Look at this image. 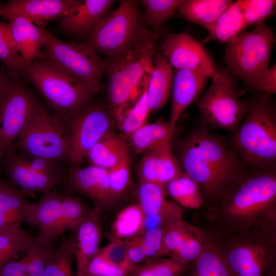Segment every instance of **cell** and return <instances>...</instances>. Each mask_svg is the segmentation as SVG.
<instances>
[{
	"instance_id": "46",
	"label": "cell",
	"mask_w": 276,
	"mask_h": 276,
	"mask_svg": "<svg viewBox=\"0 0 276 276\" xmlns=\"http://www.w3.org/2000/svg\"><path fill=\"white\" fill-rule=\"evenodd\" d=\"M99 253L111 264L130 271L127 255V241L113 238L105 246L99 248Z\"/></svg>"
},
{
	"instance_id": "12",
	"label": "cell",
	"mask_w": 276,
	"mask_h": 276,
	"mask_svg": "<svg viewBox=\"0 0 276 276\" xmlns=\"http://www.w3.org/2000/svg\"><path fill=\"white\" fill-rule=\"evenodd\" d=\"M10 70V80L0 102V162L8 148L42 108L34 92Z\"/></svg>"
},
{
	"instance_id": "51",
	"label": "cell",
	"mask_w": 276,
	"mask_h": 276,
	"mask_svg": "<svg viewBox=\"0 0 276 276\" xmlns=\"http://www.w3.org/2000/svg\"><path fill=\"white\" fill-rule=\"evenodd\" d=\"M0 276H28L22 260H11L0 268Z\"/></svg>"
},
{
	"instance_id": "35",
	"label": "cell",
	"mask_w": 276,
	"mask_h": 276,
	"mask_svg": "<svg viewBox=\"0 0 276 276\" xmlns=\"http://www.w3.org/2000/svg\"><path fill=\"white\" fill-rule=\"evenodd\" d=\"M75 254V241L63 236L47 264L43 276H75L72 268Z\"/></svg>"
},
{
	"instance_id": "15",
	"label": "cell",
	"mask_w": 276,
	"mask_h": 276,
	"mask_svg": "<svg viewBox=\"0 0 276 276\" xmlns=\"http://www.w3.org/2000/svg\"><path fill=\"white\" fill-rule=\"evenodd\" d=\"M161 52L175 70L194 71L211 77L216 68L202 44L188 33L167 34L162 40Z\"/></svg>"
},
{
	"instance_id": "53",
	"label": "cell",
	"mask_w": 276,
	"mask_h": 276,
	"mask_svg": "<svg viewBox=\"0 0 276 276\" xmlns=\"http://www.w3.org/2000/svg\"><path fill=\"white\" fill-rule=\"evenodd\" d=\"M264 276H276L275 263L269 267Z\"/></svg>"
},
{
	"instance_id": "13",
	"label": "cell",
	"mask_w": 276,
	"mask_h": 276,
	"mask_svg": "<svg viewBox=\"0 0 276 276\" xmlns=\"http://www.w3.org/2000/svg\"><path fill=\"white\" fill-rule=\"evenodd\" d=\"M90 210L79 198L52 190L43 193L38 201L30 202L25 221L37 226L40 233L57 237L75 230Z\"/></svg>"
},
{
	"instance_id": "4",
	"label": "cell",
	"mask_w": 276,
	"mask_h": 276,
	"mask_svg": "<svg viewBox=\"0 0 276 276\" xmlns=\"http://www.w3.org/2000/svg\"><path fill=\"white\" fill-rule=\"evenodd\" d=\"M269 96L252 102L233 133V146L237 154L257 170H274L276 164V108Z\"/></svg>"
},
{
	"instance_id": "41",
	"label": "cell",
	"mask_w": 276,
	"mask_h": 276,
	"mask_svg": "<svg viewBox=\"0 0 276 276\" xmlns=\"http://www.w3.org/2000/svg\"><path fill=\"white\" fill-rule=\"evenodd\" d=\"M0 61L7 68L20 75L25 64L11 35L9 23L0 21Z\"/></svg>"
},
{
	"instance_id": "37",
	"label": "cell",
	"mask_w": 276,
	"mask_h": 276,
	"mask_svg": "<svg viewBox=\"0 0 276 276\" xmlns=\"http://www.w3.org/2000/svg\"><path fill=\"white\" fill-rule=\"evenodd\" d=\"M166 188L150 182L139 181L137 190L138 205L146 217L158 213L166 205Z\"/></svg>"
},
{
	"instance_id": "3",
	"label": "cell",
	"mask_w": 276,
	"mask_h": 276,
	"mask_svg": "<svg viewBox=\"0 0 276 276\" xmlns=\"http://www.w3.org/2000/svg\"><path fill=\"white\" fill-rule=\"evenodd\" d=\"M157 35L147 29L135 45L122 58L107 63V94L118 121L147 87L153 67Z\"/></svg>"
},
{
	"instance_id": "38",
	"label": "cell",
	"mask_w": 276,
	"mask_h": 276,
	"mask_svg": "<svg viewBox=\"0 0 276 276\" xmlns=\"http://www.w3.org/2000/svg\"><path fill=\"white\" fill-rule=\"evenodd\" d=\"M190 265L180 263L170 257L159 258L134 266L128 276H181Z\"/></svg>"
},
{
	"instance_id": "43",
	"label": "cell",
	"mask_w": 276,
	"mask_h": 276,
	"mask_svg": "<svg viewBox=\"0 0 276 276\" xmlns=\"http://www.w3.org/2000/svg\"><path fill=\"white\" fill-rule=\"evenodd\" d=\"M191 226L192 225L181 220L165 228L163 231L162 248L157 259L169 257L181 244L189 233Z\"/></svg>"
},
{
	"instance_id": "22",
	"label": "cell",
	"mask_w": 276,
	"mask_h": 276,
	"mask_svg": "<svg viewBox=\"0 0 276 276\" xmlns=\"http://www.w3.org/2000/svg\"><path fill=\"white\" fill-rule=\"evenodd\" d=\"M100 208L90 209L85 218L79 223L76 231L75 259L76 262V276H83L89 260L99 249L101 238L100 217Z\"/></svg>"
},
{
	"instance_id": "18",
	"label": "cell",
	"mask_w": 276,
	"mask_h": 276,
	"mask_svg": "<svg viewBox=\"0 0 276 276\" xmlns=\"http://www.w3.org/2000/svg\"><path fill=\"white\" fill-rule=\"evenodd\" d=\"M66 177L73 189L90 199L97 207L107 206L115 199L110 190L107 169L92 165L83 168L71 165Z\"/></svg>"
},
{
	"instance_id": "39",
	"label": "cell",
	"mask_w": 276,
	"mask_h": 276,
	"mask_svg": "<svg viewBox=\"0 0 276 276\" xmlns=\"http://www.w3.org/2000/svg\"><path fill=\"white\" fill-rule=\"evenodd\" d=\"M34 237L21 228L0 232V268L24 252Z\"/></svg>"
},
{
	"instance_id": "50",
	"label": "cell",
	"mask_w": 276,
	"mask_h": 276,
	"mask_svg": "<svg viewBox=\"0 0 276 276\" xmlns=\"http://www.w3.org/2000/svg\"><path fill=\"white\" fill-rule=\"evenodd\" d=\"M258 91L266 95L276 93V64L269 66L261 78L257 88Z\"/></svg>"
},
{
	"instance_id": "2",
	"label": "cell",
	"mask_w": 276,
	"mask_h": 276,
	"mask_svg": "<svg viewBox=\"0 0 276 276\" xmlns=\"http://www.w3.org/2000/svg\"><path fill=\"white\" fill-rule=\"evenodd\" d=\"M245 174L218 203L208 206L214 236L241 233L256 226H276L274 170Z\"/></svg>"
},
{
	"instance_id": "49",
	"label": "cell",
	"mask_w": 276,
	"mask_h": 276,
	"mask_svg": "<svg viewBox=\"0 0 276 276\" xmlns=\"http://www.w3.org/2000/svg\"><path fill=\"white\" fill-rule=\"evenodd\" d=\"M126 241L127 260L130 268L131 269L134 266L147 262L141 234Z\"/></svg>"
},
{
	"instance_id": "20",
	"label": "cell",
	"mask_w": 276,
	"mask_h": 276,
	"mask_svg": "<svg viewBox=\"0 0 276 276\" xmlns=\"http://www.w3.org/2000/svg\"><path fill=\"white\" fill-rule=\"evenodd\" d=\"M136 172L139 181L155 183L166 187L182 172V169L172 152L171 144H168L145 153L137 164Z\"/></svg>"
},
{
	"instance_id": "1",
	"label": "cell",
	"mask_w": 276,
	"mask_h": 276,
	"mask_svg": "<svg viewBox=\"0 0 276 276\" xmlns=\"http://www.w3.org/2000/svg\"><path fill=\"white\" fill-rule=\"evenodd\" d=\"M176 149L182 171L198 185L208 206L220 201L246 174L233 146L202 125L179 140Z\"/></svg>"
},
{
	"instance_id": "24",
	"label": "cell",
	"mask_w": 276,
	"mask_h": 276,
	"mask_svg": "<svg viewBox=\"0 0 276 276\" xmlns=\"http://www.w3.org/2000/svg\"><path fill=\"white\" fill-rule=\"evenodd\" d=\"M153 67L146 87L150 113L160 109L167 102L172 88L173 72L161 51L155 49Z\"/></svg>"
},
{
	"instance_id": "52",
	"label": "cell",
	"mask_w": 276,
	"mask_h": 276,
	"mask_svg": "<svg viewBox=\"0 0 276 276\" xmlns=\"http://www.w3.org/2000/svg\"><path fill=\"white\" fill-rule=\"evenodd\" d=\"M5 72L0 69V102L8 86L10 80V73L8 69Z\"/></svg>"
},
{
	"instance_id": "33",
	"label": "cell",
	"mask_w": 276,
	"mask_h": 276,
	"mask_svg": "<svg viewBox=\"0 0 276 276\" xmlns=\"http://www.w3.org/2000/svg\"><path fill=\"white\" fill-rule=\"evenodd\" d=\"M189 276H232L214 239L193 263Z\"/></svg>"
},
{
	"instance_id": "32",
	"label": "cell",
	"mask_w": 276,
	"mask_h": 276,
	"mask_svg": "<svg viewBox=\"0 0 276 276\" xmlns=\"http://www.w3.org/2000/svg\"><path fill=\"white\" fill-rule=\"evenodd\" d=\"M213 240L212 234L192 225L181 244L169 257L180 263L190 265Z\"/></svg>"
},
{
	"instance_id": "36",
	"label": "cell",
	"mask_w": 276,
	"mask_h": 276,
	"mask_svg": "<svg viewBox=\"0 0 276 276\" xmlns=\"http://www.w3.org/2000/svg\"><path fill=\"white\" fill-rule=\"evenodd\" d=\"M181 0H142L147 24L158 36L165 22L177 11Z\"/></svg>"
},
{
	"instance_id": "54",
	"label": "cell",
	"mask_w": 276,
	"mask_h": 276,
	"mask_svg": "<svg viewBox=\"0 0 276 276\" xmlns=\"http://www.w3.org/2000/svg\"><path fill=\"white\" fill-rule=\"evenodd\" d=\"M1 163L0 162V166H1Z\"/></svg>"
},
{
	"instance_id": "23",
	"label": "cell",
	"mask_w": 276,
	"mask_h": 276,
	"mask_svg": "<svg viewBox=\"0 0 276 276\" xmlns=\"http://www.w3.org/2000/svg\"><path fill=\"white\" fill-rule=\"evenodd\" d=\"M5 18L8 20L13 42L25 65L38 59L44 40L42 28L20 15H10Z\"/></svg>"
},
{
	"instance_id": "44",
	"label": "cell",
	"mask_w": 276,
	"mask_h": 276,
	"mask_svg": "<svg viewBox=\"0 0 276 276\" xmlns=\"http://www.w3.org/2000/svg\"><path fill=\"white\" fill-rule=\"evenodd\" d=\"M130 157L129 156L111 168L108 169V178L114 199L127 191L131 181Z\"/></svg>"
},
{
	"instance_id": "26",
	"label": "cell",
	"mask_w": 276,
	"mask_h": 276,
	"mask_svg": "<svg viewBox=\"0 0 276 276\" xmlns=\"http://www.w3.org/2000/svg\"><path fill=\"white\" fill-rule=\"evenodd\" d=\"M233 2L232 0H181L176 14L207 30Z\"/></svg>"
},
{
	"instance_id": "25",
	"label": "cell",
	"mask_w": 276,
	"mask_h": 276,
	"mask_svg": "<svg viewBox=\"0 0 276 276\" xmlns=\"http://www.w3.org/2000/svg\"><path fill=\"white\" fill-rule=\"evenodd\" d=\"M30 204L14 185L1 180L0 232L20 228L26 220Z\"/></svg>"
},
{
	"instance_id": "7",
	"label": "cell",
	"mask_w": 276,
	"mask_h": 276,
	"mask_svg": "<svg viewBox=\"0 0 276 276\" xmlns=\"http://www.w3.org/2000/svg\"><path fill=\"white\" fill-rule=\"evenodd\" d=\"M137 2L120 1L118 8L101 20L84 44L106 57L107 63L124 57L138 42L146 30Z\"/></svg>"
},
{
	"instance_id": "42",
	"label": "cell",
	"mask_w": 276,
	"mask_h": 276,
	"mask_svg": "<svg viewBox=\"0 0 276 276\" xmlns=\"http://www.w3.org/2000/svg\"><path fill=\"white\" fill-rule=\"evenodd\" d=\"M246 28L256 26L273 15L275 0H240Z\"/></svg>"
},
{
	"instance_id": "30",
	"label": "cell",
	"mask_w": 276,
	"mask_h": 276,
	"mask_svg": "<svg viewBox=\"0 0 276 276\" xmlns=\"http://www.w3.org/2000/svg\"><path fill=\"white\" fill-rule=\"evenodd\" d=\"M56 238L41 233L34 237L33 241L24 251L25 256L21 259L28 276H43L47 264L57 249Z\"/></svg>"
},
{
	"instance_id": "14",
	"label": "cell",
	"mask_w": 276,
	"mask_h": 276,
	"mask_svg": "<svg viewBox=\"0 0 276 276\" xmlns=\"http://www.w3.org/2000/svg\"><path fill=\"white\" fill-rule=\"evenodd\" d=\"M114 120L112 111L92 102L64 122L70 136L71 165H78L97 142L113 130Z\"/></svg>"
},
{
	"instance_id": "27",
	"label": "cell",
	"mask_w": 276,
	"mask_h": 276,
	"mask_svg": "<svg viewBox=\"0 0 276 276\" xmlns=\"http://www.w3.org/2000/svg\"><path fill=\"white\" fill-rule=\"evenodd\" d=\"M129 155L125 141L112 130L89 150L85 157L92 165L108 170Z\"/></svg>"
},
{
	"instance_id": "28",
	"label": "cell",
	"mask_w": 276,
	"mask_h": 276,
	"mask_svg": "<svg viewBox=\"0 0 276 276\" xmlns=\"http://www.w3.org/2000/svg\"><path fill=\"white\" fill-rule=\"evenodd\" d=\"M174 131L169 121L158 120L146 124L128 137L137 153H146L171 144Z\"/></svg>"
},
{
	"instance_id": "11",
	"label": "cell",
	"mask_w": 276,
	"mask_h": 276,
	"mask_svg": "<svg viewBox=\"0 0 276 276\" xmlns=\"http://www.w3.org/2000/svg\"><path fill=\"white\" fill-rule=\"evenodd\" d=\"M15 144L25 153L55 161H68L71 141L65 123L44 108L30 120Z\"/></svg>"
},
{
	"instance_id": "9",
	"label": "cell",
	"mask_w": 276,
	"mask_h": 276,
	"mask_svg": "<svg viewBox=\"0 0 276 276\" xmlns=\"http://www.w3.org/2000/svg\"><path fill=\"white\" fill-rule=\"evenodd\" d=\"M44 40L40 59L87 86L97 94L103 88L106 60L87 47L63 41L42 28Z\"/></svg>"
},
{
	"instance_id": "5",
	"label": "cell",
	"mask_w": 276,
	"mask_h": 276,
	"mask_svg": "<svg viewBox=\"0 0 276 276\" xmlns=\"http://www.w3.org/2000/svg\"><path fill=\"white\" fill-rule=\"evenodd\" d=\"M213 237L232 276H264L275 263V226Z\"/></svg>"
},
{
	"instance_id": "34",
	"label": "cell",
	"mask_w": 276,
	"mask_h": 276,
	"mask_svg": "<svg viewBox=\"0 0 276 276\" xmlns=\"http://www.w3.org/2000/svg\"><path fill=\"white\" fill-rule=\"evenodd\" d=\"M145 217L138 204L125 208L119 213L113 223V238L128 240L141 234Z\"/></svg>"
},
{
	"instance_id": "17",
	"label": "cell",
	"mask_w": 276,
	"mask_h": 276,
	"mask_svg": "<svg viewBox=\"0 0 276 276\" xmlns=\"http://www.w3.org/2000/svg\"><path fill=\"white\" fill-rule=\"evenodd\" d=\"M79 0H10L0 4V16H22L40 28L61 19Z\"/></svg>"
},
{
	"instance_id": "45",
	"label": "cell",
	"mask_w": 276,
	"mask_h": 276,
	"mask_svg": "<svg viewBox=\"0 0 276 276\" xmlns=\"http://www.w3.org/2000/svg\"><path fill=\"white\" fill-rule=\"evenodd\" d=\"M181 220H183L181 209L175 202L168 200L165 207L158 213L153 216L145 217L143 231L150 228L164 229Z\"/></svg>"
},
{
	"instance_id": "47",
	"label": "cell",
	"mask_w": 276,
	"mask_h": 276,
	"mask_svg": "<svg viewBox=\"0 0 276 276\" xmlns=\"http://www.w3.org/2000/svg\"><path fill=\"white\" fill-rule=\"evenodd\" d=\"M129 272L109 263L98 251L87 263L83 276H128Z\"/></svg>"
},
{
	"instance_id": "19",
	"label": "cell",
	"mask_w": 276,
	"mask_h": 276,
	"mask_svg": "<svg viewBox=\"0 0 276 276\" xmlns=\"http://www.w3.org/2000/svg\"><path fill=\"white\" fill-rule=\"evenodd\" d=\"M112 0H82L59 21L64 33L74 36H90L114 3Z\"/></svg>"
},
{
	"instance_id": "21",
	"label": "cell",
	"mask_w": 276,
	"mask_h": 276,
	"mask_svg": "<svg viewBox=\"0 0 276 276\" xmlns=\"http://www.w3.org/2000/svg\"><path fill=\"white\" fill-rule=\"evenodd\" d=\"M210 78L202 73L185 70H175L173 72L169 120L173 131L183 112L201 96Z\"/></svg>"
},
{
	"instance_id": "55",
	"label": "cell",
	"mask_w": 276,
	"mask_h": 276,
	"mask_svg": "<svg viewBox=\"0 0 276 276\" xmlns=\"http://www.w3.org/2000/svg\"><path fill=\"white\" fill-rule=\"evenodd\" d=\"M1 180H0V183H1Z\"/></svg>"
},
{
	"instance_id": "16",
	"label": "cell",
	"mask_w": 276,
	"mask_h": 276,
	"mask_svg": "<svg viewBox=\"0 0 276 276\" xmlns=\"http://www.w3.org/2000/svg\"><path fill=\"white\" fill-rule=\"evenodd\" d=\"M2 164L12 183L26 191L43 193L52 190L66 177V174L44 173L27 166L19 158L14 143L7 150Z\"/></svg>"
},
{
	"instance_id": "6",
	"label": "cell",
	"mask_w": 276,
	"mask_h": 276,
	"mask_svg": "<svg viewBox=\"0 0 276 276\" xmlns=\"http://www.w3.org/2000/svg\"><path fill=\"white\" fill-rule=\"evenodd\" d=\"M20 75L38 90L55 116L67 121L93 102L97 93L40 59L24 66Z\"/></svg>"
},
{
	"instance_id": "10",
	"label": "cell",
	"mask_w": 276,
	"mask_h": 276,
	"mask_svg": "<svg viewBox=\"0 0 276 276\" xmlns=\"http://www.w3.org/2000/svg\"><path fill=\"white\" fill-rule=\"evenodd\" d=\"M211 78L209 88L194 103L200 113L201 125L233 133L252 102L238 98L233 82L224 71L216 68Z\"/></svg>"
},
{
	"instance_id": "31",
	"label": "cell",
	"mask_w": 276,
	"mask_h": 276,
	"mask_svg": "<svg viewBox=\"0 0 276 276\" xmlns=\"http://www.w3.org/2000/svg\"><path fill=\"white\" fill-rule=\"evenodd\" d=\"M178 205L190 209H198L204 204L201 191L196 181L184 172L171 180L166 187Z\"/></svg>"
},
{
	"instance_id": "48",
	"label": "cell",
	"mask_w": 276,
	"mask_h": 276,
	"mask_svg": "<svg viewBox=\"0 0 276 276\" xmlns=\"http://www.w3.org/2000/svg\"><path fill=\"white\" fill-rule=\"evenodd\" d=\"M164 229L150 228L141 234L147 262L157 259L162 248Z\"/></svg>"
},
{
	"instance_id": "29",
	"label": "cell",
	"mask_w": 276,
	"mask_h": 276,
	"mask_svg": "<svg viewBox=\"0 0 276 276\" xmlns=\"http://www.w3.org/2000/svg\"><path fill=\"white\" fill-rule=\"evenodd\" d=\"M246 28L240 0L234 2L206 30L208 35L202 41L226 43L232 41Z\"/></svg>"
},
{
	"instance_id": "40",
	"label": "cell",
	"mask_w": 276,
	"mask_h": 276,
	"mask_svg": "<svg viewBox=\"0 0 276 276\" xmlns=\"http://www.w3.org/2000/svg\"><path fill=\"white\" fill-rule=\"evenodd\" d=\"M146 87L134 104L117 121L120 130L127 137L147 124L150 110L147 98Z\"/></svg>"
},
{
	"instance_id": "8",
	"label": "cell",
	"mask_w": 276,
	"mask_h": 276,
	"mask_svg": "<svg viewBox=\"0 0 276 276\" xmlns=\"http://www.w3.org/2000/svg\"><path fill=\"white\" fill-rule=\"evenodd\" d=\"M275 37L273 29L264 22L249 31L243 30L226 43L225 61L229 72L257 90L269 66Z\"/></svg>"
}]
</instances>
